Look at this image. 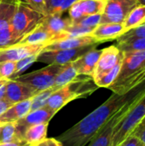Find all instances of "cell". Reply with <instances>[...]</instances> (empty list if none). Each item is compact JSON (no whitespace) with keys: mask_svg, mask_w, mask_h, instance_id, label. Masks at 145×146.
I'll use <instances>...</instances> for the list:
<instances>
[{"mask_svg":"<svg viewBox=\"0 0 145 146\" xmlns=\"http://www.w3.org/2000/svg\"><path fill=\"white\" fill-rule=\"evenodd\" d=\"M37 93L26 85L16 80H8L4 99L15 104L25 100L31 99Z\"/></svg>","mask_w":145,"mask_h":146,"instance_id":"obj_14","label":"cell"},{"mask_svg":"<svg viewBox=\"0 0 145 146\" xmlns=\"http://www.w3.org/2000/svg\"><path fill=\"white\" fill-rule=\"evenodd\" d=\"M144 79H145V50L123 52L120 74L109 89L113 93L125 94Z\"/></svg>","mask_w":145,"mask_h":146,"instance_id":"obj_1","label":"cell"},{"mask_svg":"<svg viewBox=\"0 0 145 146\" xmlns=\"http://www.w3.org/2000/svg\"><path fill=\"white\" fill-rule=\"evenodd\" d=\"M52 39V35L49 33L39 23L30 33L24 37L19 43L29 44H48Z\"/></svg>","mask_w":145,"mask_h":146,"instance_id":"obj_20","label":"cell"},{"mask_svg":"<svg viewBox=\"0 0 145 146\" xmlns=\"http://www.w3.org/2000/svg\"><path fill=\"white\" fill-rule=\"evenodd\" d=\"M122 57L123 52H121L116 45H111L103 49L93 72V81L95 82L109 73Z\"/></svg>","mask_w":145,"mask_h":146,"instance_id":"obj_10","label":"cell"},{"mask_svg":"<svg viewBox=\"0 0 145 146\" xmlns=\"http://www.w3.org/2000/svg\"><path fill=\"white\" fill-rule=\"evenodd\" d=\"M16 62H0V78L9 80L15 70Z\"/></svg>","mask_w":145,"mask_h":146,"instance_id":"obj_31","label":"cell"},{"mask_svg":"<svg viewBox=\"0 0 145 146\" xmlns=\"http://www.w3.org/2000/svg\"><path fill=\"white\" fill-rule=\"evenodd\" d=\"M122 60L123 57L118 62V63L106 74H104L103 76H102L101 78H99L97 80H96L94 83L98 86V87H105V88H109L117 79L121 68V65H122Z\"/></svg>","mask_w":145,"mask_h":146,"instance_id":"obj_26","label":"cell"},{"mask_svg":"<svg viewBox=\"0 0 145 146\" xmlns=\"http://www.w3.org/2000/svg\"><path fill=\"white\" fill-rule=\"evenodd\" d=\"M96 45L85 46L71 50H42L37 57V62L46 63L48 65H64L66 63L73 62L79 57L85 54L87 51L95 48Z\"/></svg>","mask_w":145,"mask_h":146,"instance_id":"obj_9","label":"cell"},{"mask_svg":"<svg viewBox=\"0 0 145 146\" xmlns=\"http://www.w3.org/2000/svg\"><path fill=\"white\" fill-rule=\"evenodd\" d=\"M100 44L94 37L91 35L79 37V38H67L62 40H57L48 44L44 46L43 50H71V49H77L85 46H91V45H97Z\"/></svg>","mask_w":145,"mask_h":146,"instance_id":"obj_15","label":"cell"},{"mask_svg":"<svg viewBox=\"0 0 145 146\" xmlns=\"http://www.w3.org/2000/svg\"><path fill=\"white\" fill-rule=\"evenodd\" d=\"M56 114V113H55L50 109H49L47 106H45L42 109L29 112L23 118L15 121V129H16V133H17L19 139L23 140L24 133L28 127H30L33 125H38V124H42V123H49L50 119Z\"/></svg>","mask_w":145,"mask_h":146,"instance_id":"obj_12","label":"cell"},{"mask_svg":"<svg viewBox=\"0 0 145 146\" xmlns=\"http://www.w3.org/2000/svg\"><path fill=\"white\" fill-rule=\"evenodd\" d=\"M48 124L49 123H42L28 127L24 133L23 140L28 145H32L46 139Z\"/></svg>","mask_w":145,"mask_h":146,"instance_id":"obj_21","label":"cell"},{"mask_svg":"<svg viewBox=\"0 0 145 146\" xmlns=\"http://www.w3.org/2000/svg\"><path fill=\"white\" fill-rule=\"evenodd\" d=\"M144 94L145 93H143V94H139L134 97L130 101H128L121 109H120L109 119V121L100 129V131L96 134V136L89 143L88 146H110L111 139H112L115 127L129 112V110L132 108V106L136 104V102L139 100Z\"/></svg>","mask_w":145,"mask_h":146,"instance_id":"obj_6","label":"cell"},{"mask_svg":"<svg viewBox=\"0 0 145 146\" xmlns=\"http://www.w3.org/2000/svg\"><path fill=\"white\" fill-rule=\"evenodd\" d=\"M119 146H144L143 143L133 134H130Z\"/></svg>","mask_w":145,"mask_h":146,"instance_id":"obj_35","label":"cell"},{"mask_svg":"<svg viewBox=\"0 0 145 146\" xmlns=\"http://www.w3.org/2000/svg\"><path fill=\"white\" fill-rule=\"evenodd\" d=\"M116 46L121 52L145 50V38H135L130 39L117 40Z\"/></svg>","mask_w":145,"mask_h":146,"instance_id":"obj_24","label":"cell"},{"mask_svg":"<svg viewBox=\"0 0 145 146\" xmlns=\"http://www.w3.org/2000/svg\"><path fill=\"white\" fill-rule=\"evenodd\" d=\"M102 53V50L91 49L85 54L73 62V66L76 70L78 75H85L92 77L95 67Z\"/></svg>","mask_w":145,"mask_h":146,"instance_id":"obj_16","label":"cell"},{"mask_svg":"<svg viewBox=\"0 0 145 146\" xmlns=\"http://www.w3.org/2000/svg\"><path fill=\"white\" fill-rule=\"evenodd\" d=\"M15 141H21V139H19L17 136L15 122L1 124L0 125V144L10 143V142H15Z\"/></svg>","mask_w":145,"mask_h":146,"instance_id":"obj_28","label":"cell"},{"mask_svg":"<svg viewBox=\"0 0 145 146\" xmlns=\"http://www.w3.org/2000/svg\"><path fill=\"white\" fill-rule=\"evenodd\" d=\"M12 105H14L13 104H11L10 102L7 101L6 99H2L0 100V115L2 114H3L8 109H9Z\"/></svg>","mask_w":145,"mask_h":146,"instance_id":"obj_37","label":"cell"},{"mask_svg":"<svg viewBox=\"0 0 145 146\" xmlns=\"http://www.w3.org/2000/svg\"><path fill=\"white\" fill-rule=\"evenodd\" d=\"M145 38V22L136 28L127 31L122 36L117 38V40L130 39V38Z\"/></svg>","mask_w":145,"mask_h":146,"instance_id":"obj_32","label":"cell"},{"mask_svg":"<svg viewBox=\"0 0 145 146\" xmlns=\"http://www.w3.org/2000/svg\"><path fill=\"white\" fill-rule=\"evenodd\" d=\"M21 0H0V49L15 44L12 20Z\"/></svg>","mask_w":145,"mask_h":146,"instance_id":"obj_7","label":"cell"},{"mask_svg":"<svg viewBox=\"0 0 145 146\" xmlns=\"http://www.w3.org/2000/svg\"><path fill=\"white\" fill-rule=\"evenodd\" d=\"M61 67L62 65H48L39 70L26 74H21L15 80L26 85L36 93H38L54 86L56 74Z\"/></svg>","mask_w":145,"mask_h":146,"instance_id":"obj_5","label":"cell"},{"mask_svg":"<svg viewBox=\"0 0 145 146\" xmlns=\"http://www.w3.org/2000/svg\"><path fill=\"white\" fill-rule=\"evenodd\" d=\"M56 90H58L56 87L52 86L47 90H44L43 92H40L38 93H37L32 98V103H31V109H30V112L31 111H34L39 109H42L44 107L46 106L47 102L50 98V97L51 96V94L56 92Z\"/></svg>","mask_w":145,"mask_h":146,"instance_id":"obj_27","label":"cell"},{"mask_svg":"<svg viewBox=\"0 0 145 146\" xmlns=\"http://www.w3.org/2000/svg\"><path fill=\"white\" fill-rule=\"evenodd\" d=\"M0 79H1V78H0Z\"/></svg>","mask_w":145,"mask_h":146,"instance_id":"obj_41","label":"cell"},{"mask_svg":"<svg viewBox=\"0 0 145 146\" xmlns=\"http://www.w3.org/2000/svg\"><path fill=\"white\" fill-rule=\"evenodd\" d=\"M107 0H79L68 9V16L72 21L84 16L102 15Z\"/></svg>","mask_w":145,"mask_h":146,"instance_id":"obj_13","label":"cell"},{"mask_svg":"<svg viewBox=\"0 0 145 146\" xmlns=\"http://www.w3.org/2000/svg\"><path fill=\"white\" fill-rule=\"evenodd\" d=\"M7 84V83H6ZM6 84L0 86V100L4 99L5 98V92H6Z\"/></svg>","mask_w":145,"mask_h":146,"instance_id":"obj_39","label":"cell"},{"mask_svg":"<svg viewBox=\"0 0 145 146\" xmlns=\"http://www.w3.org/2000/svg\"><path fill=\"white\" fill-rule=\"evenodd\" d=\"M0 146H30L26 141L21 140V141H15V142H10V143H4L0 144Z\"/></svg>","mask_w":145,"mask_h":146,"instance_id":"obj_38","label":"cell"},{"mask_svg":"<svg viewBox=\"0 0 145 146\" xmlns=\"http://www.w3.org/2000/svg\"><path fill=\"white\" fill-rule=\"evenodd\" d=\"M44 16L31 8L25 2L20 1L12 20V33L16 44L30 33Z\"/></svg>","mask_w":145,"mask_h":146,"instance_id":"obj_3","label":"cell"},{"mask_svg":"<svg viewBox=\"0 0 145 146\" xmlns=\"http://www.w3.org/2000/svg\"><path fill=\"white\" fill-rule=\"evenodd\" d=\"M145 116V94L136 102L129 112L115 127L110 146H119Z\"/></svg>","mask_w":145,"mask_h":146,"instance_id":"obj_4","label":"cell"},{"mask_svg":"<svg viewBox=\"0 0 145 146\" xmlns=\"http://www.w3.org/2000/svg\"><path fill=\"white\" fill-rule=\"evenodd\" d=\"M126 33L123 23H103L94 28L91 35L99 43L117 39Z\"/></svg>","mask_w":145,"mask_h":146,"instance_id":"obj_17","label":"cell"},{"mask_svg":"<svg viewBox=\"0 0 145 146\" xmlns=\"http://www.w3.org/2000/svg\"><path fill=\"white\" fill-rule=\"evenodd\" d=\"M78 76L79 75L74 69L72 62L62 65L58 74H56L54 86L59 89L76 80Z\"/></svg>","mask_w":145,"mask_h":146,"instance_id":"obj_22","label":"cell"},{"mask_svg":"<svg viewBox=\"0 0 145 146\" xmlns=\"http://www.w3.org/2000/svg\"><path fill=\"white\" fill-rule=\"evenodd\" d=\"M131 133L133 134L136 138H138L145 146V116L135 127V128Z\"/></svg>","mask_w":145,"mask_h":146,"instance_id":"obj_34","label":"cell"},{"mask_svg":"<svg viewBox=\"0 0 145 146\" xmlns=\"http://www.w3.org/2000/svg\"><path fill=\"white\" fill-rule=\"evenodd\" d=\"M40 24L49 33L52 35L53 38L56 35L71 26L72 20L68 15L67 17H63L62 15H48L43 18Z\"/></svg>","mask_w":145,"mask_h":146,"instance_id":"obj_18","label":"cell"},{"mask_svg":"<svg viewBox=\"0 0 145 146\" xmlns=\"http://www.w3.org/2000/svg\"><path fill=\"white\" fill-rule=\"evenodd\" d=\"M79 0H46L48 15H62Z\"/></svg>","mask_w":145,"mask_h":146,"instance_id":"obj_25","label":"cell"},{"mask_svg":"<svg viewBox=\"0 0 145 146\" xmlns=\"http://www.w3.org/2000/svg\"><path fill=\"white\" fill-rule=\"evenodd\" d=\"M31 8L42 14L44 16L48 15V9L46 4V0H24Z\"/></svg>","mask_w":145,"mask_h":146,"instance_id":"obj_33","label":"cell"},{"mask_svg":"<svg viewBox=\"0 0 145 146\" xmlns=\"http://www.w3.org/2000/svg\"><path fill=\"white\" fill-rule=\"evenodd\" d=\"M138 3H139V4L145 5V0H138Z\"/></svg>","mask_w":145,"mask_h":146,"instance_id":"obj_40","label":"cell"},{"mask_svg":"<svg viewBox=\"0 0 145 146\" xmlns=\"http://www.w3.org/2000/svg\"><path fill=\"white\" fill-rule=\"evenodd\" d=\"M145 22V5L139 4L135 7L126 16L123 22L126 33L129 30L138 27Z\"/></svg>","mask_w":145,"mask_h":146,"instance_id":"obj_23","label":"cell"},{"mask_svg":"<svg viewBox=\"0 0 145 146\" xmlns=\"http://www.w3.org/2000/svg\"><path fill=\"white\" fill-rule=\"evenodd\" d=\"M138 5V0H107L100 24L123 23L129 13Z\"/></svg>","mask_w":145,"mask_h":146,"instance_id":"obj_8","label":"cell"},{"mask_svg":"<svg viewBox=\"0 0 145 146\" xmlns=\"http://www.w3.org/2000/svg\"><path fill=\"white\" fill-rule=\"evenodd\" d=\"M32 98L25 100L12 105L3 114L0 115V125L5 123H12L23 118L30 112Z\"/></svg>","mask_w":145,"mask_h":146,"instance_id":"obj_19","label":"cell"},{"mask_svg":"<svg viewBox=\"0 0 145 146\" xmlns=\"http://www.w3.org/2000/svg\"><path fill=\"white\" fill-rule=\"evenodd\" d=\"M30 146H62V144L56 139H44L42 141Z\"/></svg>","mask_w":145,"mask_h":146,"instance_id":"obj_36","label":"cell"},{"mask_svg":"<svg viewBox=\"0 0 145 146\" xmlns=\"http://www.w3.org/2000/svg\"><path fill=\"white\" fill-rule=\"evenodd\" d=\"M98 86L94 83L92 77L79 75L71 83L59 88L50 97L46 106L55 113L73 100L86 98L93 93Z\"/></svg>","mask_w":145,"mask_h":146,"instance_id":"obj_2","label":"cell"},{"mask_svg":"<svg viewBox=\"0 0 145 146\" xmlns=\"http://www.w3.org/2000/svg\"><path fill=\"white\" fill-rule=\"evenodd\" d=\"M38 55H32V56H27L26 58H23V59L16 62L15 73H14V74L11 76V78L9 80H15V79L18 78L19 76H21V74L23 72H25L29 67H31L33 62H37Z\"/></svg>","mask_w":145,"mask_h":146,"instance_id":"obj_29","label":"cell"},{"mask_svg":"<svg viewBox=\"0 0 145 146\" xmlns=\"http://www.w3.org/2000/svg\"><path fill=\"white\" fill-rule=\"evenodd\" d=\"M100 22H101V15H94L84 16L78 20L72 21V25L95 28L100 24Z\"/></svg>","mask_w":145,"mask_h":146,"instance_id":"obj_30","label":"cell"},{"mask_svg":"<svg viewBox=\"0 0 145 146\" xmlns=\"http://www.w3.org/2000/svg\"><path fill=\"white\" fill-rule=\"evenodd\" d=\"M44 44H15L12 46L0 49V62H18L32 55L39 54L44 48Z\"/></svg>","mask_w":145,"mask_h":146,"instance_id":"obj_11","label":"cell"}]
</instances>
